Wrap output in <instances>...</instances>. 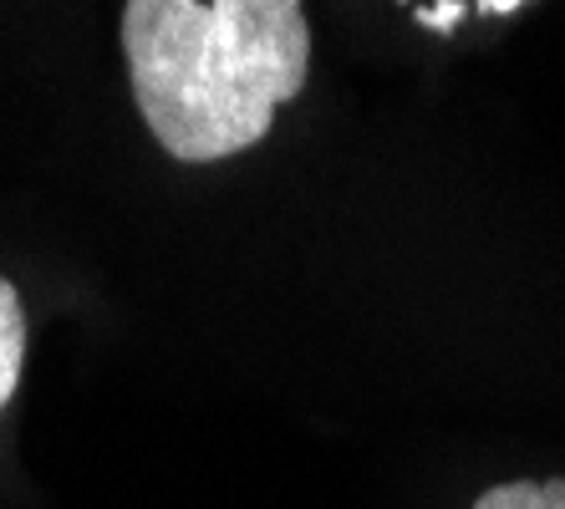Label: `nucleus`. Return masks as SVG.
<instances>
[{
  "mask_svg": "<svg viewBox=\"0 0 565 509\" xmlns=\"http://www.w3.org/2000/svg\"><path fill=\"white\" fill-rule=\"evenodd\" d=\"M21 367H26V311H21L15 286L0 275V413L15 397Z\"/></svg>",
  "mask_w": 565,
  "mask_h": 509,
  "instance_id": "2",
  "label": "nucleus"
},
{
  "mask_svg": "<svg viewBox=\"0 0 565 509\" xmlns=\"http://www.w3.org/2000/svg\"><path fill=\"white\" fill-rule=\"evenodd\" d=\"M132 103L179 163L255 148L311 77L301 0H122Z\"/></svg>",
  "mask_w": 565,
  "mask_h": 509,
  "instance_id": "1",
  "label": "nucleus"
},
{
  "mask_svg": "<svg viewBox=\"0 0 565 509\" xmlns=\"http://www.w3.org/2000/svg\"><path fill=\"white\" fill-rule=\"evenodd\" d=\"M473 509H565V479H514V484H494L473 499Z\"/></svg>",
  "mask_w": 565,
  "mask_h": 509,
  "instance_id": "3",
  "label": "nucleus"
},
{
  "mask_svg": "<svg viewBox=\"0 0 565 509\" xmlns=\"http://www.w3.org/2000/svg\"><path fill=\"white\" fill-rule=\"evenodd\" d=\"M479 6H484V11H494V15H510L514 6H525V0H479Z\"/></svg>",
  "mask_w": 565,
  "mask_h": 509,
  "instance_id": "4",
  "label": "nucleus"
}]
</instances>
